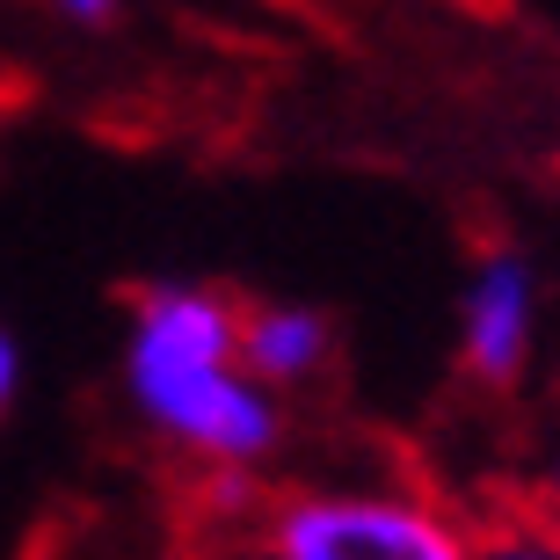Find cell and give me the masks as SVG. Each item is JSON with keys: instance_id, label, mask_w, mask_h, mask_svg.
Here are the masks:
<instances>
[{"instance_id": "6da1fadb", "label": "cell", "mask_w": 560, "mask_h": 560, "mask_svg": "<svg viewBox=\"0 0 560 560\" xmlns=\"http://www.w3.org/2000/svg\"><path fill=\"white\" fill-rule=\"evenodd\" d=\"M131 408L183 452L219 466H262L284 444L277 386L241 364V306L205 284H153L125 335Z\"/></svg>"}, {"instance_id": "7a4b0ae2", "label": "cell", "mask_w": 560, "mask_h": 560, "mask_svg": "<svg viewBox=\"0 0 560 560\" xmlns=\"http://www.w3.org/2000/svg\"><path fill=\"white\" fill-rule=\"evenodd\" d=\"M270 553L284 560H458L466 539L408 495H299L277 510Z\"/></svg>"}, {"instance_id": "3957f363", "label": "cell", "mask_w": 560, "mask_h": 560, "mask_svg": "<svg viewBox=\"0 0 560 560\" xmlns=\"http://www.w3.org/2000/svg\"><path fill=\"white\" fill-rule=\"evenodd\" d=\"M532 262L524 255H488L474 277H466V299H458V357L474 378H517L524 350H532Z\"/></svg>"}, {"instance_id": "277c9868", "label": "cell", "mask_w": 560, "mask_h": 560, "mask_svg": "<svg viewBox=\"0 0 560 560\" xmlns=\"http://www.w3.org/2000/svg\"><path fill=\"white\" fill-rule=\"evenodd\" d=\"M328 357V320L306 306H255L241 313V364H248L262 386H299V378L320 372Z\"/></svg>"}, {"instance_id": "5b68a950", "label": "cell", "mask_w": 560, "mask_h": 560, "mask_svg": "<svg viewBox=\"0 0 560 560\" xmlns=\"http://www.w3.org/2000/svg\"><path fill=\"white\" fill-rule=\"evenodd\" d=\"M15 378H22V350H15V335L0 328V416H8V400H15Z\"/></svg>"}, {"instance_id": "8992f818", "label": "cell", "mask_w": 560, "mask_h": 560, "mask_svg": "<svg viewBox=\"0 0 560 560\" xmlns=\"http://www.w3.org/2000/svg\"><path fill=\"white\" fill-rule=\"evenodd\" d=\"M59 8H66V15H81V22H103L117 0H59Z\"/></svg>"}, {"instance_id": "52a82bcc", "label": "cell", "mask_w": 560, "mask_h": 560, "mask_svg": "<svg viewBox=\"0 0 560 560\" xmlns=\"http://www.w3.org/2000/svg\"><path fill=\"white\" fill-rule=\"evenodd\" d=\"M553 510H560V458H553Z\"/></svg>"}]
</instances>
